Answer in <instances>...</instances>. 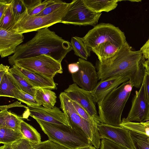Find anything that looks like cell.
I'll return each mask as SVG.
<instances>
[{
	"label": "cell",
	"mask_w": 149,
	"mask_h": 149,
	"mask_svg": "<svg viewBox=\"0 0 149 149\" xmlns=\"http://www.w3.org/2000/svg\"><path fill=\"white\" fill-rule=\"evenodd\" d=\"M145 60L140 50L133 51L127 42L112 56L98 62L99 80L116 75H123L133 87L140 88L144 76Z\"/></svg>",
	"instance_id": "6da1fadb"
},
{
	"label": "cell",
	"mask_w": 149,
	"mask_h": 149,
	"mask_svg": "<svg viewBox=\"0 0 149 149\" xmlns=\"http://www.w3.org/2000/svg\"><path fill=\"white\" fill-rule=\"evenodd\" d=\"M33 37L16 48L15 53L8 57L9 63L13 65L16 61L45 54L60 63L67 54L72 50L71 43L48 28L38 30Z\"/></svg>",
	"instance_id": "7a4b0ae2"
},
{
	"label": "cell",
	"mask_w": 149,
	"mask_h": 149,
	"mask_svg": "<svg viewBox=\"0 0 149 149\" xmlns=\"http://www.w3.org/2000/svg\"><path fill=\"white\" fill-rule=\"evenodd\" d=\"M133 87L129 80L125 82L97 103L101 123L120 127L122 114Z\"/></svg>",
	"instance_id": "3957f363"
},
{
	"label": "cell",
	"mask_w": 149,
	"mask_h": 149,
	"mask_svg": "<svg viewBox=\"0 0 149 149\" xmlns=\"http://www.w3.org/2000/svg\"><path fill=\"white\" fill-rule=\"evenodd\" d=\"M49 139L69 149H79L92 145L85 135L71 126L59 125L34 119Z\"/></svg>",
	"instance_id": "277c9868"
},
{
	"label": "cell",
	"mask_w": 149,
	"mask_h": 149,
	"mask_svg": "<svg viewBox=\"0 0 149 149\" xmlns=\"http://www.w3.org/2000/svg\"><path fill=\"white\" fill-rule=\"evenodd\" d=\"M70 5L66 2L52 13L45 16H31L26 10L23 12L15 20L8 30L16 33H24L45 28L61 23Z\"/></svg>",
	"instance_id": "5b68a950"
},
{
	"label": "cell",
	"mask_w": 149,
	"mask_h": 149,
	"mask_svg": "<svg viewBox=\"0 0 149 149\" xmlns=\"http://www.w3.org/2000/svg\"><path fill=\"white\" fill-rule=\"evenodd\" d=\"M60 108L65 114L72 128L86 136L92 145L96 149L100 148L101 141L97 125L82 118L77 113L71 100L64 92L59 94Z\"/></svg>",
	"instance_id": "8992f818"
},
{
	"label": "cell",
	"mask_w": 149,
	"mask_h": 149,
	"mask_svg": "<svg viewBox=\"0 0 149 149\" xmlns=\"http://www.w3.org/2000/svg\"><path fill=\"white\" fill-rule=\"evenodd\" d=\"M82 38L91 51L97 45L105 42H110L120 48L127 42L124 33L118 27L109 23L96 25Z\"/></svg>",
	"instance_id": "52a82bcc"
},
{
	"label": "cell",
	"mask_w": 149,
	"mask_h": 149,
	"mask_svg": "<svg viewBox=\"0 0 149 149\" xmlns=\"http://www.w3.org/2000/svg\"><path fill=\"white\" fill-rule=\"evenodd\" d=\"M14 65L52 79L57 74L63 72L61 63L45 54L17 60Z\"/></svg>",
	"instance_id": "ba28073f"
},
{
	"label": "cell",
	"mask_w": 149,
	"mask_h": 149,
	"mask_svg": "<svg viewBox=\"0 0 149 149\" xmlns=\"http://www.w3.org/2000/svg\"><path fill=\"white\" fill-rule=\"evenodd\" d=\"M102 14L94 12L86 6L83 0H73L61 22L79 26H95Z\"/></svg>",
	"instance_id": "9c48e42d"
},
{
	"label": "cell",
	"mask_w": 149,
	"mask_h": 149,
	"mask_svg": "<svg viewBox=\"0 0 149 149\" xmlns=\"http://www.w3.org/2000/svg\"><path fill=\"white\" fill-rule=\"evenodd\" d=\"M77 63L79 70L71 74L73 81L82 88L91 92L97 85L99 80L95 68L91 62L81 58Z\"/></svg>",
	"instance_id": "30bf717a"
},
{
	"label": "cell",
	"mask_w": 149,
	"mask_h": 149,
	"mask_svg": "<svg viewBox=\"0 0 149 149\" xmlns=\"http://www.w3.org/2000/svg\"><path fill=\"white\" fill-rule=\"evenodd\" d=\"M64 92L72 100L76 101L87 111L97 125L101 123L91 92L75 83L69 85Z\"/></svg>",
	"instance_id": "8fae6325"
},
{
	"label": "cell",
	"mask_w": 149,
	"mask_h": 149,
	"mask_svg": "<svg viewBox=\"0 0 149 149\" xmlns=\"http://www.w3.org/2000/svg\"><path fill=\"white\" fill-rule=\"evenodd\" d=\"M125 119L131 122H145L149 120V104L143 81L139 90L135 92L132 101L131 109Z\"/></svg>",
	"instance_id": "7c38bea8"
},
{
	"label": "cell",
	"mask_w": 149,
	"mask_h": 149,
	"mask_svg": "<svg viewBox=\"0 0 149 149\" xmlns=\"http://www.w3.org/2000/svg\"><path fill=\"white\" fill-rule=\"evenodd\" d=\"M97 127L100 139L109 140L127 149H134L129 130L101 123Z\"/></svg>",
	"instance_id": "4fadbf2b"
},
{
	"label": "cell",
	"mask_w": 149,
	"mask_h": 149,
	"mask_svg": "<svg viewBox=\"0 0 149 149\" xmlns=\"http://www.w3.org/2000/svg\"><path fill=\"white\" fill-rule=\"evenodd\" d=\"M27 109L29 116L34 119L56 125L70 126L64 113L56 106L52 109L45 108L42 106L28 107Z\"/></svg>",
	"instance_id": "5bb4252c"
},
{
	"label": "cell",
	"mask_w": 149,
	"mask_h": 149,
	"mask_svg": "<svg viewBox=\"0 0 149 149\" xmlns=\"http://www.w3.org/2000/svg\"><path fill=\"white\" fill-rule=\"evenodd\" d=\"M129 80L123 75H116L100 80L91 92L94 102L101 101L109 94L122 83Z\"/></svg>",
	"instance_id": "9a60e30c"
},
{
	"label": "cell",
	"mask_w": 149,
	"mask_h": 149,
	"mask_svg": "<svg viewBox=\"0 0 149 149\" xmlns=\"http://www.w3.org/2000/svg\"><path fill=\"white\" fill-rule=\"evenodd\" d=\"M23 33H16L0 28V54L3 58L14 54L17 48L23 42Z\"/></svg>",
	"instance_id": "2e32d148"
},
{
	"label": "cell",
	"mask_w": 149,
	"mask_h": 149,
	"mask_svg": "<svg viewBox=\"0 0 149 149\" xmlns=\"http://www.w3.org/2000/svg\"><path fill=\"white\" fill-rule=\"evenodd\" d=\"M13 66L29 84L36 89L45 88L51 90L57 89L58 84L55 82L54 79L37 73L29 71L15 65Z\"/></svg>",
	"instance_id": "e0dca14e"
},
{
	"label": "cell",
	"mask_w": 149,
	"mask_h": 149,
	"mask_svg": "<svg viewBox=\"0 0 149 149\" xmlns=\"http://www.w3.org/2000/svg\"><path fill=\"white\" fill-rule=\"evenodd\" d=\"M86 6L92 11L96 13L102 12H108L114 9L118 6V0H83Z\"/></svg>",
	"instance_id": "ac0fdd59"
},
{
	"label": "cell",
	"mask_w": 149,
	"mask_h": 149,
	"mask_svg": "<svg viewBox=\"0 0 149 149\" xmlns=\"http://www.w3.org/2000/svg\"><path fill=\"white\" fill-rule=\"evenodd\" d=\"M22 120L21 117L7 110L0 111V127H5L20 131V124Z\"/></svg>",
	"instance_id": "d6986e66"
},
{
	"label": "cell",
	"mask_w": 149,
	"mask_h": 149,
	"mask_svg": "<svg viewBox=\"0 0 149 149\" xmlns=\"http://www.w3.org/2000/svg\"><path fill=\"white\" fill-rule=\"evenodd\" d=\"M120 48L110 42H106L97 45L91 51L97 55L99 61H101L113 56Z\"/></svg>",
	"instance_id": "ffe728a7"
},
{
	"label": "cell",
	"mask_w": 149,
	"mask_h": 149,
	"mask_svg": "<svg viewBox=\"0 0 149 149\" xmlns=\"http://www.w3.org/2000/svg\"><path fill=\"white\" fill-rule=\"evenodd\" d=\"M35 97L43 107L52 109L56 102L57 96L55 92L45 88L37 90Z\"/></svg>",
	"instance_id": "44dd1931"
},
{
	"label": "cell",
	"mask_w": 149,
	"mask_h": 149,
	"mask_svg": "<svg viewBox=\"0 0 149 149\" xmlns=\"http://www.w3.org/2000/svg\"><path fill=\"white\" fill-rule=\"evenodd\" d=\"M8 73L18 89L35 97L38 89L29 84L13 66L9 69Z\"/></svg>",
	"instance_id": "7402d4cb"
},
{
	"label": "cell",
	"mask_w": 149,
	"mask_h": 149,
	"mask_svg": "<svg viewBox=\"0 0 149 149\" xmlns=\"http://www.w3.org/2000/svg\"><path fill=\"white\" fill-rule=\"evenodd\" d=\"M20 131L23 138L32 143H37L41 142L40 134L32 126L23 120L20 123Z\"/></svg>",
	"instance_id": "603a6c76"
},
{
	"label": "cell",
	"mask_w": 149,
	"mask_h": 149,
	"mask_svg": "<svg viewBox=\"0 0 149 149\" xmlns=\"http://www.w3.org/2000/svg\"><path fill=\"white\" fill-rule=\"evenodd\" d=\"M23 138L20 131L5 127H0V143L12 144Z\"/></svg>",
	"instance_id": "cb8c5ba5"
},
{
	"label": "cell",
	"mask_w": 149,
	"mask_h": 149,
	"mask_svg": "<svg viewBox=\"0 0 149 149\" xmlns=\"http://www.w3.org/2000/svg\"><path fill=\"white\" fill-rule=\"evenodd\" d=\"M70 43L72 49L74 51V54L86 60L90 56L91 51L86 46L82 38L77 36L72 37Z\"/></svg>",
	"instance_id": "d4e9b609"
},
{
	"label": "cell",
	"mask_w": 149,
	"mask_h": 149,
	"mask_svg": "<svg viewBox=\"0 0 149 149\" xmlns=\"http://www.w3.org/2000/svg\"><path fill=\"white\" fill-rule=\"evenodd\" d=\"M14 88L17 87L8 71L0 81V96L14 98L13 91Z\"/></svg>",
	"instance_id": "484cf974"
},
{
	"label": "cell",
	"mask_w": 149,
	"mask_h": 149,
	"mask_svg": "<svg viewBox=\"0 0 149 149\" xmlns=\"http://www.w3.org/2000/svg\"><path fill=\"white\" fill-rule=\"evenodd\" d=\"M120 126L136 133L149 136V127L143 122H134L128 121L125 118H123L121 120Z\"/></svg>",
	"instance_id": "4316f807"
},
{
	"label": "cell",
	"mask_w": 149,
	"mask_h": 149,
	"mask_svg": "<svg viewBox=\"0 0 149 149\" xmlns=\"http://www.w3.org/2000/svg\"><path fill=\"white\" fill-rule=\"evenodd\" d=\"M13 91L14 98L21 102L26 104L28 107H33L42 106L35 97L17 88H14Z\"/></svg>",
	"instance_id": "83f0119b"
},
{
	"label": "cell",
	"mask_w": 149,
	"mask_h": 149,
	"mask_svg": "<svg viewBox=\"0 0 149 149\" xmlns=\"http://www.w3.org/2000/svg\"><path fill=\"white\" fill-rule=\"evenodd\" d=\"M129 131L134 149H149V136Z\"/></svg>",
	"instance_id": "f1b7e54d"
},
{
	"label": "cell",
	"mask_w": 149,
	"mask_h": 149,
	"mask_svg": "<svg viewBox=\"0 0 149 149\" xmlns=\"http://www.w3.org/2000/svg\"><path fill=\"white\" fill-rule=\"evenodd\" d=\"M12 0L2 17L0 18V28L9 30L14 21Z\"/></svg>",
	"instance_id": "f546056e"
},
{
	"label": "cell",
	"mask_w": 149,
	"mask_h": 149,
	"mask_svg": "<svg viewBox=\"0 0 149 149\" xmlns=\"http://www.w3.org/2000/svg\"><path fill=\"white\" fill-rule=\"evenodd\" d=\"M32 145L35 149H69L49 139L39 143H32Z\"/></svg>",
	"instance_id": "4dcf8cb0"
},
{
	"label": "cell",
	"mask_w": 149,
	"mask_h": 149,
	"mask_svg": "<svg viewBox=\"0 0 149 149\" xmlns=\"http://www.w3.org/2000/svg\"><path fill=\"white\" fill-rule=\"evenodd\" d=\"M65 3L61 0H54L53 3L48 6L40 13L34 16H40L48 15L63 5Z\"/></svg>",
	"instance_id": "1f68e13d"
},
{
	"label": "cell",
	"mask_w": 149,
	"mask_h": 149,
	"mask_svg": "<svg viewBox=\"0 0 149 149\" xmlns=\"http://www.w3.org/2000/svg\"><path fill=\"white\" fill-rule=\"evenodd\" d=\"M72 101L77 112L82 118L89 122L97 125L88 113L83 107L76 101L72 100Z\"/></svg>",
	"instance_id": "d6a6232c"
},
{
	"label": "cell",
	"mask_w": 149,
	"mask_h": 149,
	"mask_svg": "<svg viewBox=\"0 0 149 149\" xmlns=\"http://www.w3.org/2000/svg\"><path fill=\"white\" fill-rule=\"evenodd\" d=\"M54 0H45L39 3L31 9L27 11L28 14L31 16H35L42 12L48 6L52 3Z\"/></svg>",
	"instance_id": "836d02e7"
},
{
	"label": "cell",
	"mask_w": 149,
	"mask_h": 149,
	"mask_svg": "<svg viewBox=\"0 0 149 149\" xmlns=\"http://www.w3.org/2000/svg\"><path fill=\"white\" fill-rule=\"evenodd\" d=\"M11 144L14 149H35L32 146V143L24 138L16 141Z\"/></svg>",
	"instance_id": "e575fe53"
},
{
	"label": "cell",
	"mask_w": 149,
	"mask_h": 149,
	"mask_svg": "<svg viewBox=\"0 0 149 149\" xmlns=\"http://www.w3.org/2000/svg\"><path fill=\"white\" fill-rule=\"evenodd\" d=\"M13 6L14 22L24 11L25 8L21 0H13Z\"/></svg>",
	"instance_id": "d590c367"
},
{
	"label": "cell",
	"mask_w": 149,
	"mask_h": 149,
	"mask_svg": "<svg viewBox=\"0 0 149 149\" xmlns=\"http://www.w3.org/2000/svg\"><path fill=\"white\" fill-rule=\"evenodd\" d=\"M100 149H127L125 148L106 139H102L101 141Z\"/></svg>",
	"instance_id": "8d00e7d4"
},
{
	"label": "cell",
	"mask_w": 149,
	"mask_h": 149,
	"mask_svg": "<svg viewBox=\"0 0 149 149\" xmlns=\"http://www.w3.org/2000/svg\"><path fill=\"white\" fill-rule=\"evenodd\" d=\"M24 8L28 11L38 4L42 2L41 0H21Z\"/></svg>",
	"instance_id": "74e56055"
},
{
	"label": "cell",
	"mask_w": 149,
	"mask_h": 149,
	"mask_svg": "<svg viewBox=\"0 0 149 149\" xmlns=\"http://www.w3.org/2000/svg\"><path fill=\"white\" fill-rule=\"evenodd\" d=\"M143 82L144 84L146 97L149 104V71L146 69Z\"/></svg>",
	"instance_id": "f35d334b"
},
{
	"label": "cell",
	"mask_w": 149,
	"mask_h": 149,
	"mask_svg": "<svg viewBox=\"0 0 149 149\" xmlns=\"http://www.w3.org/2000/svg\"><path fill=\"white\" fill-rule=\"evenodd\" d=\"M12 0H0V18L3 16Z\"/></svg>",
	"instance_id": "ab89813d"
},
{
	"label": "cell",
	"mask_w": 149,
	"mask_h": 149,
	"mask_svg": "<svg viewBox=\"0 0 149 149\" xmlns=\"http://www.w3.org/2000/svg\"><path fill=\"white\" fill-rule=\"evenodd\" d=\"M140 50L145 60L149 58V38L146 43L141 48Z\"/></svg>",
	"instance_id": "60d3db41"
},
{
	"label": "cell",
	"mask_w": 149,
	"mask_h": 149,
	"mask_svg": "<svg viewBox=\"0 0 149 149\" xmlns=\"http://www.w3.org/2000/svg\"><path fill=\"white\" fill-rule=\"evenodd\" d=\"M15 107H23L26 109L28 108V107H27L25 105H23L21 104L18 101H16L9 105L5 106H1L0 107V111L4 110H7L9 108Z\"/></svg>",
	"instance_id": "b9f144b4"
},
{
	"label": "cell",
	"mask_w": 149,
	"mask_h": 149,
	"mask_svg": "<svg viewBox=\"0 0 149 149\" xmlns=\"http://www.w3.org/2000/svg\"><path fill=\"white\" fill-rule=\"evenodd\" d=\"M69 72L72 74L77 72L79 70V67L78 63H72L69 64L68 66Z\"/></svg>",
	"instance_id": "7bdbcfd3"
},
{
	"label": "cell",
	"mask_w": 149,
	"mask_h": 149,
	"mask_svg": "<svg viewBox=\"0 0 149 149\" xmlns=\"http://www.w3.org/2000/svg\"><path fill=\"white\" fill-rule=\"evenodd\" d=\"M10 67L5 65L2 64L0 65V81L3 75L7 72L10 69Z\"/></svg>",
	"instance_id": "ee69618b"
},
{
	"label": "cell",
	"mask_w": 149,
	"mask_h": 149,
	"mask_svg": "<svg viewBox=\"0 0 149 149\" xmlns=\"http://www.w3.org/2000/svg\"><path fill=\"white\" fill-rule=\"evenodd\" d=\"M0 149H14L12 146L11 144H3L0 147Z\"/></svg>",
	"instance_id": "f6af8a7d"
},
{
	"label": "cell",
	"mask_w": 149,
	"mask_h": 149,
	"mask_svg": "<svg viewBox=\"0 0 149 149\" xmlns=\"http://www.w3.org/2000/svg\"><path fill=\"white\" fill-rule=\"evenodd\" d=\"M143 65L145 67L146 69L149 71V58L145 60L143 63Z\"/></svg>",
	"instance_id": "bcb514c9"
},
{
	"label": "cell",
	"mask_w": 149,
	"mask_h": 149,
	"mask_svg": "<svg viewBox=\"0 0 149 149\" xmlns=\"http://www.w3.org/2000/svg\"><path fill=\"white\" fill-rule=\"evenodd\" d=\"M79 149H96L95 147L93 146L92 145H91L90 146L84 147V148H80Z\"/></svg>",
	"instance_id": "7dc6e473"
},
{
	"label": "cell",
	"mask_w": 149,
	"mask_h": 149,
	"mask_svg": "<svg viewBox=\"0 0 149 149\" xmlns=\"http://www.w3.org/2000/svg\"><path fill=\"white\" fill-rule=\"evenodd\" d=\"M143 123L145 125L149 127V120Z\"/></svg>",
	"instance_id": "c3c4849f"
},
{
	"label": "cell",
	"mask_w": 149,
	"mask_h": 149,
	"mask_svg": "<svg viewBox=\"0 0 149 149\" xmlns=\"http://www.w3.org/2000/svg\"><path fill=\"white\" fill-rule=\"evenodd\" d=\"M131 1L132 2H139L140 1H141V0H129V1Z\"/></svg>",
	"instance_id": "681fc988"
}]
</instances>
